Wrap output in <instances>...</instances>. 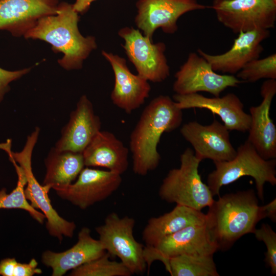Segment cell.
Listing matches in <instances>:
<instances>
[{
	"label": "cell",
	"mask_w": 276,
	"mask_h": 276,
	"mask_svg": "<svg viewBox=\"0 0 276 276\" xmlns=\"http://www.w3.org/2000/svg\"><path fill=\"white\" fill-rule=\"evenodd\" d=\"M172 276H218L213 255H181L169 259Z\"/></svg>",
	"instance_id": "25"
},
{
	"label": "cell",
	"mask_w": 276,
	"mask_h": 276,
	"mask_svg": "<svg viewBox=\"0 0 276 276\" xmlns=\"http://www.w3.org/2000/svg\"><path fill=\"white\" fill-rule=\"evenodd\" d=\"M274 1L276 2V0H274Z\"/></svg>",
	"instance_id": "34"
},
{
	"label": "cell",
	"mask_w": 276,
	"mask_h": 276,
	"mask_svg": "<svg viewBox=\"0 0 276 276\" xmlns=\"http://www.w3.org/2000/svg\"><path fill=\"white\" fill-rule=\"evenodd\" d=\"M217 20L235 33L274 27V0H213L210 6Z\"/></svg>",
	"instance_id": "8"
},
{
	"label": "cell",
	"mask_w": 276,
	"mask_h": 276,
	"mask_svg": "<svg viewBox=\"0 0 276 276\" xmlns=\"http://www.w3.org/2000/svg\"><path fill=\"white\" fill-rule=\"evenodd\" d=\"M230 160L214 162L215 169L208 176L207 185L213 196H219L221 188L243 176L252 177L259 198L263 201L264 186L276 185V159H265L247 140L237 148Z\"/></svg>",
	"instance_id": "4"
},
{
	"label": "cell",
	"mask_w": 276,
	"mask_h": 276,
	"mask_svg": "<svg viewBox=\"0 0 276 276\" xmlns=\"http://www.w3.org/2000/svg\"><path fill=\"white\" fill-rule=\"evenodd\" d=\"M231 49L224 53L211 55L201 49L197 52L215 72L234 74L252 60L259 58L263 51L261 42L270 36L269 30L241 32Z\"/></svg>",
	"instance_id": "18"
},
{
	"label": "cell",
	"mask_w": 276,
	"mask_h": 276,
	"mask_svg": "<svg viewBox=\"0 0 276 276\" xmlns=\"http://www.w3.org/2000/svg\"><path fill=\"white\" fill-rule=\"evenodd\" d=\"M102 54L111 64L114 75L115 82L110 96L112 102L130 114L144 104L149 97L151 86L147 80L130 72L124 58L104 51Z\"/></svg>",
	"instance_id": "19"
},
{
	"label": "cell",
	"mask_w": 276,
	"mask_h": 276,
	"mask_svg": "<svg viewBox=\"0 0 276 276\" xmlns=\"http://www.w3.org/2000/svg\"><path fill=\"white\" fill-rule=\"evenodd\" d=\"M106 252L99 240L94 239L89 228L84 227L78 233L77 242L70 249L61 252L49 250L43 252L42 263L52 269V276H62Z\"/></svg>",
	"instance_id": "21"
},
{
	"label": "cell",
	"mask_w": 276,
	"mask_h": 276,
	"mask_svg": "<svg viewBox=\"0 0 276 276\" xmlns=\"http://www.w3.org/2000/svg\"><path fill=\"white\" fill-rule=\"evenodd\" d=\"M229 130L218 121L209 125L196 121L183 124L180 132L194 148L195 155L201 161L209 159L213 162L228 161L236 155L237 151L230 141Z\"/></svg>",
	"instance_id": "14"
},
{
	"label": "cell",
	"mask_w": 276,
	"mask_h": 276,
	"mask_svg": "<svg viewBox=\"0 0 276 276\" xmlns=\"http://www.w3.org/2000/svg\"><path fill=\"white\" fill-rule=\"evenodd\" d=\"M95 0H76L73 4V9L77 12L83 13L89 8L91 3Z\"/></svg>",
	"instance_id": "33"
},
{
	"label": "cell",
	"mask_w": 276,
	"mask_h": 276,
	"mask_svg": "<svg viewBox=\"0 0 276 276\" xmlns=\"http://www.w3.org/2000/svg\"><path fill=\"white\" fill-rule=\"evenodd\" d=\"M180 160L179 168L170 170L163 180L158 191L159 197L166 202L199 211L209 207L214 200V196L198 173L201 160L190 148L180 155Z\"/></svg>",
	"instance_id": "6"
},
{
	"label": "cell",
	"mask_w": 276,
	"mask_h": 276,
	"mask_svg": "<svg viewBox=\"0 0 276 276\" xmlns=\"http://www.w3.org/2000/svg\"><path fill=\"white\" fill-rule=\"evenodd\" d=\"M236 77L245 82H255L261 79H276V54L247 63L237 73Z\"/></svg>",
	"instance_id": "28"
},
{
	"label": "cell",
	"mask_w": 276,
	"mask_h": 276,
	"mask_svg": "<svg viewBox=\"0 0 276 276\" xmlns=\"http://www.w3.org/2000/svg\"><path fill=\"white\" fill-rule=\"evenodd\" d=\"M101 128L100 119L95 114L91 102L83 95L71 113L55 147L59 150L82 153Z\"/></svg>",
	"instance_id": "20"
},
{
	"label": "cell",
	"mask_w": 276,
	"mask_h": 276,
	"mask_svg": "<svg viewBox=\"0 0 276 276\" xmlns=\"http://www.w3.org/2000/svg\"><path fill=\"white\" fill-rule=\"evenodd\" d=\"M256 238L263 241L267 248L265 262L271 268V273L276 274V233L268 224L263 223L261 227L256 228L254 233Z\"/></svg>",
	"instance_id": "29"
},
{
	"label": "cell",
	"mask_w": 276,
	"mask_h": 276,
	"mask_svg": "<svg viewBox=\"0 0 276 276\" xmlns=\"http://www.w3.org/2000/svg\"><path fill=\"white\" fill-rule=\"evenodd\" d=\"M263 218H268L273 222L276 221V199L274 198L267 204L261 206Z\"/></svg>",
	"instance_id": "32"
},
{
	"label": "cell",
	"mask_w": 276,
	"mask_h": 276,
	"mask_svg": "<svg viewBox=\"0 0 276 276\" xmlns=\"http://www.w3.org/2000/svg\"><path fill=\"white\" fill-rule=\"evenodd\" d=\"M206 223L188 226L162 239L155 246H144V257L148 270L152 263L162 262L169 272V259L181 255H213L218 250Z\"/></svg>",
	"instance_id": "9"
},
{
	"label": "cell",
	"mask_w": 276,
	"mask_h": 276,
	"mask_svg": "<svg viewBox=\"0 0 276 276\" xmlns=\"http://www.w3.org/2000/svg\"><path fill=\"white\" fill-rule=\"evenodd\" d=\"M106 251L102 256L72 270L71 276H131L129 269L120 261H111Z\"/></svg>",
	"instance_id": "27"
},
{
	"label": "cell",
	"mask_w": 276,
	"mask_h": 276,
	"mask_svg": "<svg viewBox=\"0 0 276 276\" xmlns=\"http://www.w3.org/2000/svg\"><path fill=\"white\" fill-rule=\"evenodd\" d=\"M10 160L13 164L17 174L18 180L15 188L9 194L5 188L0 191V209H18L25 210L39 223H43L45 217L40 212L32 206L25 195V187L27 185V178L22 168L11 157Z\"/></svg>",
	"instance_id": "26"
},
{
	"label": "cell",
	"mask_w": 276,
	"mask_h": 276,
	"mask_svg": "<svg viewBox=\"0 0 276 276\" xmlns=\"http://www.w3.org/2000/svg\"><path fill=\"white\" fill-rule=\"evenodd\" d=\"M84 166L98 167L122 175L128 167L129 150L114 134L100 130L82 152Z\"/></svg>",
	"instance_id": "22"
},
{
	"label": "cell",
	"mask_w": 276,
	"mask_h": 276,
	"mask_svg": "<svg viewBox=\"0 0 276 276\" xmlns=\"http://www.w3.org/2000/svg\"><path fill=\"white\" fill-rule=\"evenodd\" d=\"M38 263L33 258L28 263L18 262L15 258H6L0 262V275L32 276L41 274L42 270L37 268Z\"/></svg>",
	"instance_id": "30"
},
{
	"label": "cell",
	"mask_w": 276,
	"mask_h": 276,
	"mask_svg": "<svg viewBox=\"0 0 276 276\" xmlns=\"http://www.w3.org/2000/svg\"><path fill=\"white\" fill-rule=\"evenodd\" d=\"M43 185L53 189L72 183L84 168L82 153L61 151L53 147L45 159Z\"/></svg>",
	"instance_id": "24"
},
{
	"label": "cell",
	"mask_w": 276,
	"mask_h": 276,
	"mask_svg": "<svg viewBox=\"0 0 276 276\" xmlns=\"http://www.w3.org/2000/svg\"><path fill=\"white\" fill-rule=\"evenodd\" d=\"M182 121V110L168 96H159L148 104L130 136L135 174L145 176L158 167L160 156L157 146L162 135L178 128Z\"/></svg>",
	"instance_id": "1"
},
{
	"label": "cell",
	"mask_w": 276,
	"mask_h": 276,
	"mask_svg": "<svg viewBox=\"0 0 276 276\" xmlns=\"http://www.w3.org/2000/svg\"><path fill=\"white\" fill-rule=\"evenodd\" d=\"M124 39L122 47L135 67L137 75L147 81L160 82L170 75V67L165 55V44L153 43L139 30L124 27L118 32Z\"/></svg>",
	"instance_id": "10"
},
{
	"label": "cell",
	"mask_w": 276,
	"mask_h": 276,
	"mask_svg": "<svg viewBox=\"0 0 276 276\" xmlns=\"http://www.w3.org/2000/svg\"><path fill=\"white\" fill-rule=\"evenodd\" d=\"M173 89L178 95L204 91L214 97L229 87H237L243 81L231 75H221L214 71L209 62L194 52L175 74Z\"/></svg>",
	"instance_id": "11"
},
{
	"label": "cell",
	"mask_w": 276,
	"mask_h": 276,
	"mask_svg": "<svg viewBox=\"0 0 276 276\" xmlns=\"http://www.w3.org/2000/svg\"><path fill=\"white\" fill-rule=\"evenodd\" d=\"M30 70L31 68H26L11 71L0 67V102L2 101L5 95L10 90L9 84L29 73Z\"/></svg>",
	"instance_id": "31"
},
{
	"label": "cell",
	"mask_w": 276,
	"mask_h": 276,
	"mask_svg": "<svg viewBox=\"0 0 276 276\" xmlns=\"http://www.w3.org/2000/svg\"><path fill=\"white\" fill-rule=\"evenodd\" d=\"M60 0H0V30L25 34L41 18L56 14Z\"/></svg>",
	"instance_id": "17"
},
{
	"label": "cell",
	"mask_w": 276,
	"mask_h": 276,
	"mask_svg": "<svg viewBox=\"0 0 276 276\" xmlns=\"http://www.w3.org/2000/svg\"><path fill=\"white\" fill-rule=\"evenodd\" d=\"M206 224L218 249H229L244 235L254 233L263 217L252 189L219 196L209 206Z\"/></svg>",
	"instance_id": "3"
},
{
	"label": "cell",
	"mask_w": 276,
	"mask_h": 276,
	"mask_svg": "<svg viewBox=\"0 0 276 276\" xmlns=\"http://www.w3.org/2000/svg\"><path fill=\"white\" fill-rule=\"evenodd\" d=\"M136 6L135 24L152 40L158 28L166 33H174L178 19L186 13L210 8L197 0H139Z\"/></svg>",
	"instance_id": "13"
},
{
	"label": "cell",
	"mask_w": 276,
	"mask_h": 276,
	"mask_svg": "<svg viewBox=\"0 0 276 276\" xmlns=\"http://www.w3.org/2000/svg\"><path fill=\"white\" fill-rule=\"evenodd\" d=\"M40 129L36 127L27 137L22 150L18 152L11 151V140L0 144V149L5 150L9 157L12 158L24 170L27 178V187L25 189L26 199L35 209H39L47 219L46 228L53 237L61 242L63 236L72 238L76 227L73 221H68L61 217L53 208L48 193L51 189L47 185H41L36 179L32 171V155L37 141Z\"/></svg>",
	"instance_id": "5"
},
{
	"label": "cell",
	"mask_w": 276,
	"mask_h": 276,
	"mask_svg": "<svg viewBox=\"0 0 276 276\" xmlns=\"http://www.w3.org/2000/svg\"><path fill=\"white\" fill-rule=\"evenodd\" d=\"M262 101L249 109L251 124L247 141L265 159L276 158V127L270 116L271 104L276 94L275 79H268L261 87Z\"/></svg>",
	"instance_id": "16"
},
{
	"label": "cell",
	"mask_w": 276,
	"mask_h": 276,
	"mask_svg": "<svg viewBox=\"0 0 276 276\" xmlns=\"http://www.w3.org/2000/svg\"><path fill=\"white\" fill-rule=\"evenodd\" d=\"M122 181L120 174L86 167L76 182L54 190L60 198L85 210L109 197L118 189Z\"/></svg>",
	"instance_id": "12"
},
{
	"label": "cell",
	"mask_w": 276,
	"mask_h": 276,
	"mask_svg": "<svg viewBox=\"0 0 276 276\" xmlns=\"http://www.w3.org/2000/svg\"><path fill=\"white\" fill-rule=\"evenodd\" d=\"M176 106L181 110L189 108H204L217 114L224 126L229 130L245 132L251 124L250 114L244 112V105L233 93L225 96L209 98L198 93L173 96Z\"/></svg>",
	"instance_id": "15"
},
{
	"label": "cell",
	"mask_w": 276,
	"mask_h": 276,
	"mask_svg": "<svg viewBox=\"0 0 276 276\" xmlns=\"http://www.w3.org/2000/svg\"><path fill=\"white\" fill-rule=\"evenodd\" d=\"M206 214L185 205L176 204L170 212L150 218L142 232L145 246H155L162 239L188 226L206 222Z\"/></svg>",
	"instance_id": "23"
},
{
	"label": "cell",
	"mask_w": 276,
	"mask_h": 276,
	"mask_svg": "<svg viewBox=\"0 0 276 276\" xmlns=\"http://www.w3.org/2000/svg\"><path fill=\"white\" fill-rule=\"evenodd\" d=\"M79 20L78 13L73 5L62 2L56 14L40 18L24 37L45 41L52 45L55 52L63 53L58 62L63 68L80 69L83 61L97 46L94 37H84L80 33Z\"/></svg>",
	"instance_id": "2"
},
{
	"label": "cell",
	"mask_w": 276,
	"mask_h": 276,
	"mask_svg": "<svg viewBox=\"0 0 276 276\" xmlns=\"http://www.w3.org/2000/svg\"><path fill=\"white\" fill-rule=\"evenodd\" d=\"M135 221L132 217H120L112 212L104 223L96 228L99 240L110 256L117 257L132 274H143L147 267L144 257V246L133 236Z\"/></svg>",
	"instance_id": "7"
}]
</instances>
